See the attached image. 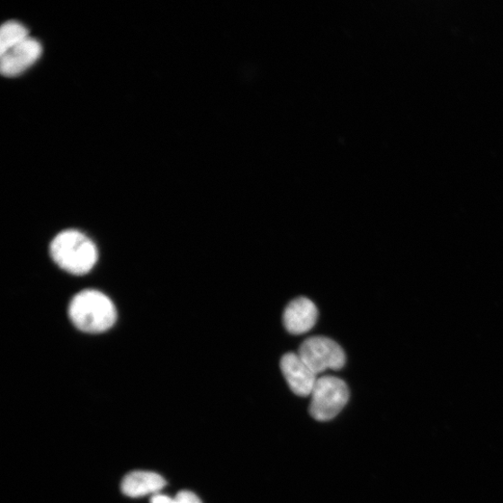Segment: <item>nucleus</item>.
Wrapping results in <instances>:
<instances>
[{
	"label": "nucleus",
	"instance_id": "1",
	"mask_svg": "<svg viewBox=\"0 0 503 503\" xmlns=\"http://www.w3.org/2000/svg\"><path fill=\"white\" fill-rule=\"evenodd\" d=\"M68 313L77 329L91 334L111 329L117 320L113 302L96 290H85L76 295L69 304Z\"/></svg>",
	"mask_w": 503,
	"mask_h": 503
},
{
	"label": "nucleus",
	"instance_id": "2",
	"mask_svg": "<svg viewBox=\"0 0 503 503\" xmlns=\"http://www.w3.org/2000/svg\"><path fill=\"white\" fill-rule=\"evenodd\" d=\"M52 259L73 275L87 274L97 262L95 245L85 234L74 229L60 232L49 247Z\"/></svg>",
	"mask_w": 503,
	"mask_h": 503
},
{
	"label": "nucleus",
	"instance_id": "3",
	"mask_svg": "<svg viewBox=\"0 0 503 503\" xmlns=\"http://www.w3.org/2000/svg\"><path fill=\"white\" fill-rule=\"evenodd\" d=\"M310 413L318 421H328L336 418L350 399L346 382L333 376L317 379L311 392Z\"/></svg>",
	"mask_w": 503,
	"mask_h": 503
},
{
	"label": "nucleus",
	"instance_id": "4",
	"mask_svg": "<svg viewBox=\"0 0 503 503\" xmlns=\"http://www.w3.org/2000/svg\"><path fill=\"white\" fill-rule=\"evenodd\" d=\"M306 364L318 375L327 370H339L346 363V355L334 340L321 336L307 338L298 354Z\"/></svg>",
	"mask_w": 503,
	"mask_h": 503
},
{
	"label": "nucleus",
	"instance_id": "5",
	"mask_svg": "<svg viewBox=\"0 0 503 503\" xmlns=\"http://www.w3.org/2000/svg\"><path fill=\"white\" fill-rule=\"evenodd\" d=\"M41 54L40 43L30 37L0 56L2 57L0 69L6 76H17L32 67L40 59Z\"/></svg>",
	"mask_w": 503,
	"mask_h": 503
},
{
	"label": "nucleus",
	"instance_id": "6",
	"mask_svg": "<svg viewBox=\"0 0 503 503\" xmlns=\"http://www.w3.org/2000/svg\"><path fill=\"white\" fill-rule=\"evenodd\" d=\"M281 369L289 387L299 396L311 394L317 382L316 374L299 355L288 353L281 360Z\"/></svg>",
	"mask_w": 503,
	"mask_h": 503
},
{
	"label": "nucleus",
	"instance_id": "7",
	"mask_svg": "<svg viewBox=\"0 0 503 503\" xmlns=\"http://www.w3.org/2000/svg\"><path fill=\"white\" fill-rule=\"evenodd\" d=\"M318 319L315 304L307 298L291 301L284 310L283 324L286 330L293 335H302L313 328Z\"/></svg>",
	"mask_w": 503,
	"mask_h": 503
},
{
	"label": "nucleus",
	"instance_id": "8",
	"mask_svg": "<svg viewBox=\"0 0 503 503\" xmlns=\"http://www.w3.org/2000/svg\"><path fill=\"white\" fill-rule=\"evenodd\" d=\"M166 485L163 476L153 472L136 471L127 474L121 483L122 492L130 498L158 494Z\"/></svg>",
	"mask_w": 503,
	"mask_h": 503
},
{
	"label": "nucleus",
	"instance_id": "9",
	"mask_svg": "<svg viewBox=\"0 0 503 503\" xmlns=\"http://www.w3.org/2000/svg\"><path fill=\"white\" fill-rule=\"evenodd\" d=\"M30 38L29 31L17 22H7L0 31V56Z\"/></svg>",
	"mask_w": 503,
	"mask_h": 503
},
{
	"label": "nucleus",
	"instance_id": "10",
	"mask_svg": "<svg viewBox=\"0 0 503 503\" xmlns=\"http://www.w3.org/2000/svg\"><path fill=\"white\" fill-rule=\"evenodd\" d=\"M175 503H202L200 498L192 491H180L175 498Z\"/></svg>",
	"mask_w": 503,
	"mask_h": 503
},
{
	"label": "nucleus",
	"instance_id": "11",
	"mask_svg": "<svg viewBox=\"0 0 503 503\" xmlns=\"http://www.w3.org/2000/svg\"><path fill=\"white\" fill-rule=\"evenodd\" d=\"M151 503H175V498L172 499L166 495L156 494L151 498Z\"/></svg>",
	"mask_w": 503,
	"mask_h": 503
}]
</instances>
